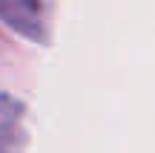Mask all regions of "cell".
<instances>
[{"label": "cell", "instance_id": "cell-1", "mask_svg": "<svg viewBox=\"0 0 155 153\" xmlns=\"http://www.w3.org/2000/svg\"><path fill=\"white\" fill-rule=\"evenodd\" d=\"M52 12L55 0H0V20L38 43H49Z\"/></svg>", "mask_w": 155, "mask_h": 153}, {"label": "cell", "instance_id": "cell-2", "mask_svg": "<svg viewBox=\"0 0 155 153\" xmlns=\"http://www.w3.org/2000/svg\"><path fill=\"white\" fill-rule=\"evenodd\" d=\"M26 150V110L17 98L0 92V153Z\"/></svg>", "mask_w": 155, "mask_h": 153}]
</instances>
